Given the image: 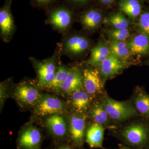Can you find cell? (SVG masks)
<instances>
[{
    "instance_id": "27",
    "label": "cell",
    "mask_w": 149,
    "mask_h": 149,
    "mask_svg": "<svg viewBox=\"0 0 149 149\" xmlns=\"http://www.w3.org/2000/svg\"><path fill=\"white\" fill-rule=\"evenodd\" d=\"M109 36L113 40L125 41L130 37V31L128 29H111L107 32Z\"/></svg>"
},
{
    "instance_id": "2",
    "label": "cell",
    "mask_w": 149,
    "mask_h": 149,
    "mask_svg": "<svg viewBox=\"0 0 149 149\" xmlns=\"http://www.w3.org/2000/svg\"><path fill=\"white\" fill-rule=\"evenodd\" d=\"M117 137L123 145L136 149L149 148V121L131 123L123 128Z\"/></svg>"
},
{
    "instance_id": "7",
    "label": "cell",
    "mask_w": 149,
    "mask_h": 149,
    "mask_svg": "<svg viewBox=\"0 0 149 149\" xmlns=\"http://www.w3.org/2000/svg\"><path fill=\"white\" fill-rule=\"evenodd\" d=\"M42 134L33 123L25 124L19 132L16 140L18 149H42Z\"/></svg>"
},
{
    "instance_id": "9",
    "label": "cell",
    "mask_w": 149,
    "mask_h": 149,
    "mask_svg": "<svg viewBox=\"0 0 149 149\" xmlns=\"http://www.w3.org/2000/svg\"><path fill=\"white\" fill-rule=\"evenodd\" d=\"M83 88L93 99L101 93L103 88L100 71L95 68H85L83 70Z\"/></svg>"
},
{
    "instance_id": "1",
    "label": "cell",
    "mask_w": 149,
    "mask_h": 149,
    "mask_svg": "<svg viewBox=\"0 0 149 149\" xmlns=\"http://www.w3.org/2000/svg\"><path fill=\"white\" fill-rule=\"evenodd\" d=\"M37 81L25 79L13 85L10 96L22 110L33 109L43 93Z\"/></svg>"
},
{
    "instance_id": "32",
    "label": "cell",
    "mask_w": 149,
    "mask_h": 149,
    "mask_svg": "<svg viewBox=\"0 0 149 149\" xmlns=\"http://www.w3.org/2000/svg\"><path fill=\"white\" fill-rule=\"evenodd\" d=\"M119 149H136L133 148H130V147L125 146L123 144H120L119 145Z\"/></svg>"
},
{
    "instance_id": "3",
    "label": "cell",
    "mask_w": 149,
    "mask_h": 149,
    "mask_svg": "<svg viewBox=\"0 0 149 149\" xmlns=\"http://www.w3.org/2000/svg\"><path fill=\"white\" fill-rule=\"evenodd\" d=\"M69 108L67 103L58 97L43 93L32 109V113L33 117L37 118H45L55 114L66 116L69 113Z\"/></svg>"
},
{
    "instance_id": "17",
    "label": "cell",
    "mask_w": 149,
    "mask_h": 149,
    "mask_svg": "<svg viewBox=\"0 0 149 149\" xmlns=\"http://www.w3.org/2000/svg\"><path fill=\"white\" fill-rule=\"evenodd\" d=\"M133 105L138 113L149 121V95L142 88H136L133 96Z\"/></svg>"
},
{
    "instance_id": "22",
    "label": "cell",
    "mask_w": 149,
    "mask_h": 149,
    "mask_svg": "<svg viewBox=\"0 0 149 149\" xmlns=\"http://www.w3.org/2000/svg\"><path fill=\"white\" fill-rule=\"evenodd\" d=\"M102 19V15L99 11L91 9L87 11L81 17V23L85 29L93 30L97 28Z\"/></svg>"
},
{
    "instance_id": "20",
    "label": "cell",
    "mask_w": 149,
    "mask_h": 149,
    "mask_svg": "<svg viewBox=\"0 0 149 149\" xmlns=\"http://www.w3.org/2000/svg\"><path fill=\"white\" fill-rule=\"evenodd\" d=\"M70 69V68L65 66L61 62H60L55 77L44 90L48 92L57 93L69 74Z\"/></svg>"
},
{
    "instance_id": "19",
    "label": "cell",
    "mask_w": 149,
    "mask_h": 149,
    "mask_svg": "<svg viewBox=\"0 0 149 149\" xmlns=\"http://www.w3.org/2000/svg\"><path fill=\"white\" fill-rule=\"evenodd\" d=\"M88 116L94 122L102 125L108 124L111 118L103 102L94 104L90 108L88 111Z\"/></svg>"
},
{
    "instance_id": "26",
    "label": "cell",
    "mask_w": 149,
    "mask_h": 149,
    "mask_svg": "<svg viewBox=\"0 0 149 149\" xmlns=\"http://www.w3.org/2000/svg\"><path fill=\"white\" fill-rule=\"evenodd\" d=\"M12 80L8 79L0 84V109L1 112L6 101L10 96L12 89Z\"/></svg>"
},
{
    "instance_id": "4",
    "label": "cell",
    "mask_w": 149,
    "mask_h": 149,
    "mask_svg": "<svg viewBox=\"0 0 149 149\" xmlns=\"http://www.w3.org/2000/svg\"><path fill=\"white\" fill-rule=\"evenodd\" d=\"M37 78V83L44 90L52 81L58 69V57L56 53L46 59L39 61L34 58H29Z\"/></svg>"
},
{
    "instance_id": "10",
    "label": "cell",
    "mask_w": 149,
    "mask_h": 149,
    "mask_svg": "<svg viewBox=\"0 0 149 149\" xmlns=\"http://www.w3.org/2000/svg\"><path fill=\"white\" fill-rule=\"evenodd\" d=\"M90 42L88 38L82 35H70L63 40L62 49L68 56L81 54L89 48Z\"/></svg>"
},
{
    "instance_id": "12",
    "label": "cell",
    "mask_w": 149,
    "mask_h": 149,
    "mask_svg": "<svg viewBox=\"0 0 149 149\" xmlns=\"http://www.w3.org/2000/svg\"><path fill=\"white\" fill-rule=\"evenodd\" d=\"M68 96L69 100L67 103L72 111L86 114L91 108L92 98L84 88L74 91Z\"/></svg>"
},
{
    "instance_id": "13",
    "label": "cell",
    "mask_w": 149,
    "mask_h": 149,
    "mask_svg": "<svg viewBox=\"0 0 149 149\" xmlns=\"http://www.w3.org/2000/svg\"><path fill=\"white\" fill-rule=\"evenodd\" d=\"M83 88V72L77 68H70L69 74L57 93L69 96Z\"/></svg>"
},
{
    "instance_id": "25",
    "label": "cell",
    "mask_w": 149,
    "mask_h": 149,
    "mask_svg": "<svg viewBox=\"0 0 149 149\" xmlns=\"http://www.w3.org/2000/svg\"><path fill=\"white\" fill-rule=\"evenodd\" d=\"M105 22L115 29H127L130 24V21L121 13L112 15L106 19Z\"/></svg>"
},
{
    "instance_id": "31",
    "label": "cell",
    "mask_w": 149,
    "mask_h": 149,
    "mask_svg": "<svg viewBox=\"0 0 149 149\" xmlns=\"http://www.w3.org/2000/svg\"><path fill=\"white\" fill-rule=\"evenodd\" d=\"M114 1V0H101L100 2L104 5H109L112 3Z\"/></svg>"
},
{
    "instance_id": "29",
    "label": "cell",
    "mask_w": 149,
    "mask_h": 149,
    "mask_svg": "<svg viewBox=\"0 0 149 149\" xmlns=\"http://www.w3.org/2000/svg\"><path fill=\"white\" fill-rule=\"evenodd\" d=\"M61 143L58 144L57 146L54 149H76V148L69 141L66 143Z\"/></svg>"
},
{
    "instance_id": "15",
    "label": "cell",
    "mask_w": 149,
    "mask_h": 149,
    "mask_svg": "<svg viewBox=\"0 0 149 149\" xmlns=\"http://www.w3.org/2000/svg\"><path fill=\"white\" fill-rule=\"evenodd\" d=\"M125 66V62L111 54L100 65V72L105 78H110L118 74Z\"/></svg>"
},
{
    "instance_id": "33",
    "label": "cell",
    "mask_w": 149,
    "mask_h": 149,
    "mask_svg": "<svg viewBox=\"0 0 149 149\" xmlns=\"http://www.w3.org/2000/svg\"><path fill=\"white\" fill-rule=\"evenodd\" d=\"M71 1L73 2L80 3H86L89 0H70Z\"/></svg>"
},
{
    "instance_id": "8",
    "label": "cell",
    "mask_w": 149,
    "mask_h": 149,
    "mask_svg": "<svg viewBox=\"0 0 149 149\" xmlns=\"http://www.w3.org/2000/svg\"><path fill=\"white\" fill-rule=\"evenodd\" d=\"M45 126L57 144L68 141V124L66 116L52 115L45 118Z\"/></svg>"
},
{
    "instance_id": "21",
    "label": "cell",
    "mask_w": 149,
    "mask_h": 149,
    "mask_svg": "<svg viewBox=\"0 0 149 149\" xmlns=\"http://www.w3.org/2000/svg\"><path fill=\"white\" fill-rule=\"evenodd\" d=\"M111 54L109 47L103 43H100L91 49L89 64L93 66L99 65Z\"/></svg>"
},
{
    "instance_id": "28",
    "label": "cell",
    "mask_w": 149,
    "mask_h": 149,
    "mask_svg": "<svg viewBox=\"0 0 149 149\" xmlns=\"http://www.w3.org/2000/svg\"><path fill=\"white\" fill-rule=\"evenodd\" d=\"M138 27L141 33L149 36V11L141 15Z\"/></svg>"
},
{
    "instance_id": "6",
    "label": "cell",
    "mask_w": 149,
    "mask_h": 149,
    "mask_svg": "<svg viewBox=\"0 0 149 149\" xmlns=\"http://www.w3.org/2000/svg\"><path fill=\"white\" fill-rule=\"evenodd\" d=\"M66 117L68 124V141L76 149H81L85 141L87 115L72 111L67 115Z\"/></svg>"
},
{
    "instance_id": "34",
    "label": "cell",
    "mask_w": 149,
    "mask_h": 149,
    "mask_svg": "<svg viewBox=\"0 0 149 149\" xmlns=\"http://www.w3.org/2000/svg\"><path fill=\"white\" fill-rule=\"evenodd\" d=\"M149 149V148H145V149Z\"/></svg>"
},
{
    "instance_id": "11",
    "label": "cell",
    "mask_w": 149,
    "mask_h": 149,
    "mask_svg": "<svg viewBox=\"0 0 149 149\" xmlns=\"http://www.w3.org/2000/svg\"><path fill=\"white\" fill-rule=\"evenodd\" d=\"M72 21V13L67 9L59 8L51 13L47 23L59 32H65L70 27Z\"/></svg>"
},
{
    "instance_id": "18",
    "label": "cell",
    "mask_w": 149,
    "mask_h": 149,
    "mask_svg": "<svg viewBox=\"0 0 149 149\" xmlns=\"http://www.w3.org/2000/svg\"><path fill=\"white\" fill-rule=\"evenodd\" d=\"M131 54L145 55L149 54V36L141 33L136 35L127 42Z\"/></svg>"
},
{
    "instance_id": "14",
    "label": "cell",
    "mask_w": 149,
    "mask_h": 149,
    "mask_svg": "<svg viewBox=\"0 0 149 149\" xmlns=\"http://www.w3.org/2000/svg\"><path fill=\"white\" fill-rule=\"evenodd\" d=\"M15 30V24L8 4L0 11V32L2 40L6 43L9 42Z\"/></svg>"
},
{
    "instance_id": "24",
    "label": "cell",
    "mask_w": 149,
    "mask_h": 149,
    "mask_svg": "<svg viewBox=\"0 0 149 149\" xmlns=\"http://www.w3.org/2000/svg\"><path fill=\"white\" fill-rule=\"evenodd\" d=\"M109 48L111 54L123 61L128 58L131 54L125 41L113 40L110 43Z\"/></svg>"
},
{
    "instance_id": "30",
    "label": "cell",
    "mask_w": 149,
    "mask_h": 149,
    "mask_svg": "<svg viewBox=\"0 0 149 149\" xmlns=\"http://www.w3.org/2000/svg\"><path fill=\"white\" fill-rule=\"evenodd\" d=\"M35 1L40 5H44L51 2L53 0H35Z\"/></svg>"
},
{
    "instance_id": "5",
    "label": "cell",
    "mask_w": 149,
    "mask_h": 149,
    "mask_svg": "<svg viewBox=\"0 0 149 149\" xmlns=\"http://www.w3.org/2000/svg\"><path fill=\"white\" fill-rule=\"evenodd\" d=\"M103 103L109 117L116 122H123L139 115L130 101H118L106 95Z\"/></svg>"
},
{
    "instance_id": "16",
    "label": "cell",
    "mask_w": 149,
    "mask_h": 149,
    "mask_svg": "<svg viewBox=\"0 0 149 149\" xmlns=\"http://www.w3.org/2000/svg\"><path fill=\"white\" fill-rule=\"evenodd\" d=\"M104 132L102 125L94 122L86 130L85 142L92 148H102Z\"/></svg>"
},
{
    "instance_id": "23",
    "label": "cell",
    "mask_w": 149,
    "mask_h": 149,
    "mask_svg": "<svg viewBox=\"0 0 149 149\" xmlns=\"http://www.w3.org/2000/svg\"><path fill=\"white\" fill-rule=\"evenodd\" d=\"M119 8L130 18L136 19L141 14L142 6L139 0H120Z\"/></svg>"
}]
</instances>
